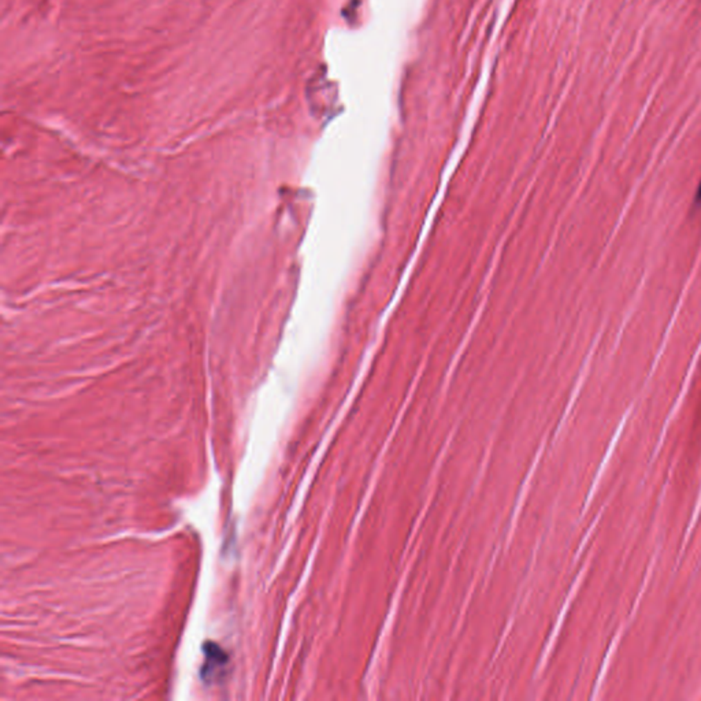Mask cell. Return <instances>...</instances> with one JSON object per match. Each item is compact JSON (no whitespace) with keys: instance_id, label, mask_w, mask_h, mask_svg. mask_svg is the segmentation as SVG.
<instances>
[{"instance_id":"obj_2","label":"cell","mask_w":701,"mask_h":701,"mask_svg":"<svg viewBox=\"0 0 701 701\" xmlns=\"http://www.w3.org/2000/svg\"><path fill=\"white\" fill-rule=\"evenodd\" d=\"M696 202H698V203H701V182L700 185H699V188H698V193H696Z\"/></svg>"},{"instance_id":"obj_1","label":"cell","mask_w":701,"mask_h":701,"mask_svg":"<svg viewBox=\"0 0 701 701\" xmlns=\"http://www.w3.org/2000/svg\"><path fill=\"white\" fill-rule=\"evenodd\" d=\"M204 663L200 671V677L204 682L213 684L222 678L229 664V656L217 644L209 641L204 644Z\"/></svg>"}]
</instances>
